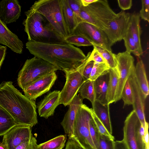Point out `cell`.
<instances>
[{"instance_id":"1","label":"cell","mask_w":149,"mask_h":149,"mask_svg":"<svg viewBox=\"0 0 149 149\" xmlns=\"http://www.w3.org/2000/svg\"><path fill=\"white\" fill-rule=\"evenodd\" d=\"M26 46L34 56L49 62L62 71L77 69L87 58L80 49L67 43H48L28 41Z\"/></svg>"},{"instance_id":"2","label":"cell","mask_w":149,"mask_h":149,"mask_svg":"<svg viewBox=\"0 0 149 149\" xmlns=\"http://www.w3.org/2000/svg\"><path fill=\"white\" fill-rule=\"evenodd\" d=\"M0 106L13 118L16 124L32 127L38 123L35 102L23 95L11 81L0 84Z\"/></svg>"},{"instance_id":"3","label":"cell","mask_w":149,"mask_h":149,"mask_svg":"<svg viewBox=\"0 0 149 149\" xmlns=\"http://www.w3.org/2000/svg\"><path fill=\"white\" fill-rule=\"evenodd\" d=\"M25 14L26 17L23 24L28 41L48 43H66L41 14L29 9L25 12Z\"/></svg>"},{"instance_id":"4","label":"cell","mask_w":149,"mask_h":149,"mask_svg":"<svg viewBox=\"0 0 149 149\" xmlns=\"http://www.w3.org/2000/svg\"><path fill=\"white\" fill-rule=\"evenodd\" d=\"M48 20L55 31L64 39L70 35L63 15L61 0H39L30 8Z\"/></svg>"},{"instance_id":"5","label":"cell","mask_w":149,"mask_h":149,"mask_svg":"<svg viewBox=\"0 0 149 149\" xmlns=\"http://www.w3.org/2000/svg\"><path fill=\"white\" fill-rule=\"evenodd\" d=\"M58 70H61L49 62L34 56L26 60L19 72L18 85L23 91L37 79Z\"/></svg>"},{"instance_id":"6","label":"cell","mask_w":149,"mask_h":149,"mask_svg":"<svg viewBox=\"0 0 149 149\" xmlns=\"http://www.w3.org/2000/svg\"><path fill=\"white\" fill-rule=\"evenodd\" d=\"M106 0H97L87 6L82 5L80 15L82 22L93 25L103 30L116 16Z\"/></svg>"},{"instance_id":"7","label":"cell","mask_w":149,"mask_h":149,"mask_svg":"<svg viewBox=\"0 0 149 149\" xmlns=\"http://www.w3.org/2000/svg\"><path fill=\"white\" fill-rule=\"evenodd\" d=\"M93 110L83 104L79 107L74 121L72 134L68 139L84 149H97L91 138L89 123Z\"/></svg>"},{"instance_id":"8","label":"cell","mask_w":149,"mask_h":149,"mask_svg":"<svg viewBox=\"0 0 149 149\" xmlns=\"http://www.w3.org/2000/svg\"><path fill=\"white\" fill-rule=\"evenodd\" d=\"M85 65L83 64L77 69L63 70L66 77L65 84L60 93L59 102L65 106L68 105L77 94L80 86L85 81L82 72Z\"/></svg>"},{"instance_id":"9","label":"cell","mask_w":149,"mask_h":149,"mask_svg":"<svg viewBox=\"0 0 149 149\" xmlns=\"http://www.w3.org/2000/svg\"><path fill=\"white\" fill-rule=\"evenodd\" d=\"M131 14L122 11L108 24L103 30L111 47L123 39L128 31L130 24Z\"/></svg>"},{"instance_id":"10","label":"cell","mask_w":149,"mask_h":149,"mask_svg":"<svg viewBox=\"0 0 149 149\" xmlns=\"http://www.w3.org/2000/svg\"><path fill=\"white\" fill-rule=\"evenodd\" d=\"M119 73L118 82L116 96L115 102L121 99L123 88L129 78L135 65L134 59L131 53L126 51L115 54Z\"/></svg>"},{"instance_id":"11","label":"cell","mask_w":149,"mask_h":149,"mask_svg":"<svg viewBox=\"0 0 149 149\" xmlns=\"http://www.w3.org/2000/svg\"><path fill=\"white\" fill-rule=\"evenodd\" d=\"M73 34L82 36L92 43L112 51L111 46L103 30L92 24L84 22H81L77 25Z\"/></svg>"},{"instance_id":"12","label":"cell","mask_w":149,"mask_h":149,"mask_svg":"<svg viewBox=\"0 0 149 149\" xmlns=\"http://www.w3.org/2000/svg\"><path fill=\"white\" fill-rule=\"evenodd\" d=\"M57 78L55 72L47 74L37 79L23 90L24 95L35 101L38 97L48 92Z\"/></svg>"},{"instance_id":"13","label":"cell","mask_w":149,"mask_h":149,"mask_svg":"<svg viewBox=\"0 0 149 149\" xmlns=\"http://www.w3.org/2000/svg\"><path fill=\"white\" fill-rule=\"evenodd\" d=\"M141 125L136 112L133 110L126 117L123 127V140L129 149H139L138 132Z\"/></svg>"},{"instance_id":"14","label":"cell","mask_w":149,"mask_h":149,"mask_svg":"<svg viewBox=\"0 0 149 149\" xmlns=\"http://www.w3.org/2000/svg\"><path fill=\"white\" fill-rule=\"evenodd\" d=\"M31 127L16 124L3 136L8 149H15L22 143L29 140L33 136Z\"/></svg>"},{"instance_id":"15","label":"cell","mask_w":149,"mask_h":149,"mask_svg":"<svg viewBox=\"0 0 149 149\" xmlns=\"http://www.w3.org/2000/svg\"><path fill=\"white\" fill-rule=\"evenodd\" d=\"M134 68L128 79L133 94V110L136 112L141 125L144 128L146 122L144 113L145 101L146 98L136 80L134 73Z\"/></svg>"},{"instance_id":"16","label":"cell","mask_w":149,"mask_h":149,"mask_svg":"<svg viewBox=\"0 0 149 149\" xmlns=\"http://www.w3.org/2000/svg\"><path fill=\"white\" fill-rule=\"evenodd\" d=\"M21 9L17 0L0 1V20L6 25L15 22L21 16Z\"/></svg>"},{"instance_id":"17","label":"cell","mask_w":149,"mask_h":149,"mask_svg":"<svg viewBox=\"0 0 149 149\" xmlns=\"http://www.w3.org/2000/svg\"><path fill=\"white\" fill-rule=\"evenodd\" d=\"M60 92L58 90L51 92L38 103V112L40 117L47 119L54 115L56 108L60 104Z\"/></svg>"},{"instance_id":"18","label":"cell","mask_w":149,"mask_h":149,"mask_svg":"<svg viewBox=\"0 0 149 149\" xmlns=\"http://www.w3.org/2000/svg\"><path fill=\"white\" fill-rule=\"evenodd\" d=\"M0 44L8 47L17 54H20L22 53L24 48L23 42L0 20Z\"/></svg>"},{"instance_id":"19","label":"cell","mask_w":149,"mask_h":149,"mask_svg":"<svg viewBox=\"0 0 149 149\" xmlns=\"http://www.w3.org/2000/svg\"><path fill=\"white\" fill-rule=\"evenodd\" d=\"M83 104V99L79 94H77L68 105V110L61 123L65 133L68 138L72 134L74 124L78 109Z\"/></svg>"},{"instance_id":"20","label":"cell","mask_w":149,"mask_h":149,"mask_svg":"<svg viewBox=\"0 0 149 149\" xmlns=\"http://www.w3.org/2000/svg\"><path fill=\"white\" fill-rule=\"evenodd\" d=\"M92 104L94 113L108 131L112 135V130L109 111V104H103L95 100Z\"/></svg>"},{"instance_id":"21","label":"cell","mask_w":149,"mask_h":149,"mask_svg":"<svg viewBox=\"0 0 149 149\" xmlns=\"http://www.w3.org/2000/svg\"><path fill=\"white\" fill-rule=\"evenodd\" d=\"M109 79L108 71L94 81L95 100L103 104H108L106 95Z\"/></svg>"},{"instance_id":"22","label":"cell","mask_w":149,"mask_h":149,"mask_svg":"<svg viewBox=\"0 0 149 149\" xmlns=\"http://www.w3.org/2000/svg\"><path fill=\"white\" fill-rule=\"evenodd\" d=\"M134 71L138 84L145 97L146 98L149 94L148 83L144 65L140 57H138L137 61L135 66Z\"/></svg>"},{"instance_id":"23","label":"cell","mask_w":149,"mask_h":149,"mask_svg":"<svg viewBox=\"0 0 149 149\" xmlns=\"http://www.w3.org/2000/svg\"><path fill=\"white\" fill-rule=\"evenodd\" d=\"M129 31L136 45L138 52L141 56L143 54V52L141 41V31L140 26V19L138 13H134L131 14Z\"/></svg>"},{"instance_id":"24","label":"cell","mask_w":149,"mask_h":149,"mask_svg":"<svg viewBox=\"0 0 149 149\" xmlns=\"http://www.w3.org/2000/svg\"><path fill=\"white\" fill-rule=\"evenodd\" d=\"M109 79L107 91L106 99L108 104H110L116 100V96L118 86L119 73L116 67L110 68L109 70Z\"/></svg>"},{"instance_id":"25","label":"cell","mask_w":149,"mask_h":149,"mask_svg":"<svg viewBox=\"0 0 149 149\" xmlns=\"http://www.w3.org/2000/svg\"><path fill=\"white\" fill-rule=\"evenodd\" d=\"M61 1L63 19L70 35H72L78 23L69 5L67 0H61Z\"/></svg>"},{"instance_id":"26","label":"cell","mask_w":149,"mask_h":149,"mask_svg":"<svg viewBox=\"0 0 149 149\" xmlns=\"http://www.w3.org/2000/svg\"><path fill=\"white\" fill-rule=\"evenodd\" d=\"M16 125L12 116L0 106V136H3Z\"/></svg>"},{"instance_id":"27","label":"cell","mask_w":149,"mask_h":149,"mask_svg":"<svg viewBox=\"0 0 149 149\" xmlns=\"http://www.w3.org/2000/svg\"><path fill=\"white\" fill-rule=\"evenodd\" d=\"M77 93L82 99H86L92 104L95 101L94 81L89 79L85 81L81 85Z\"/></svg>"},{"instance_id":"28","label":"cell","mask_w":149,"mask_h":149,"mask_svg":"<svg viewBox=\"0 0 149 149\" xmlns=\"http://www.w3.org/2000/svg\"><path fill=\"white\" fill-rule=\"evenodd\" d=\"M66 135H61L38 145V149H63L67 139Z\"/></svg>"},{"instance_id":"29","label":"cell","mask_w":149,"mask_h":149,"mask_svg":"<svg viewBox=\"0 0 149 149\" xmlns=\"http://www.w3.org/2000/svg\"><path fill=\"white\" fill-rule=\"evenodd\" d=\"M92 43L94 48L101 54L110 68H113L116 67L117 63L115 57V54L104 47Z\"/></svg>"},{"instance_id":"30","label":"cell","mask_w":149,"mask_h":149,"mask_svg":"<svg viewBox=\"0 0 149 149\" xmlns=\"http://www.w3.org/2000/svg\"><path fill=\"white\" fill-rule=\"evenodd\" d=\"M65 42L77 46H92V43L84 37L79 34H73L67 37L65 39Z\"/></svg>"},{"instance_id":"31","label":"cell","mask_w":149,"mask_h":149,"mask_svg":"<svg viewBox=\"0 0 149 149\" xmlns=\"http://www.w3.org/2000/svg\"><path fill=\"white\" fill-rule=\"evenodd\" d=\"M109 68L105 63H95L89 79L95 81L101 75L108 72Z\"/></svg>"},{"instance_id":"32","label":"cell","mask_w":149,"mask_h":149,"mask_svg":"<svg viewBox=\"0 0 149 149\" xmlns=\"http://www.w3.org/2000/svg\"><path fill=\"white\" fill-rule=\"evenodd\" d=\"M123 40L124 41L125 45L126 48V51L130 53H133L137 57H140L136 45L129 29Z\"/></svg>"},{"instance_id":"33","label":"cell","mask_w":149,"mask_h":149,"mask_svg":"<svg viewBox=\"0 0 149 149\" xmlns=\"http://www.w3.org/2000/svg\"><path fill=\"white\" fill-rule=\"evenodd\" d=\"M121 99L124 102V106L133 105V96L132 89L128 79L126 82L121 93Z\"/></svg>"},{"instance_id":"34","label":"cell","mask_w":149,"mask_h":149,"mask_svg":"<svg viewBox=\"0 0 149 149\" xmlns=\"http://www.w3.org/2000/svg\"><path fill=\"white\" fill-rule=\"evenodd\" d=\"M114 140L100 133L97 149H114Z\"/></svg>"},{"instance_id":"35","label":"cell","mask_w":149,"mask_h":149,"mask_svg":"<svg viewBox=\"0 0 149 149\" xmlns=\"http://www.w3.org/2000/svg\"><path fill=\"white\" fill-rule=\"evenodd\" d=\"M89 125L90 134L91 138L96 148L97 149L98 145L99 137L100 133L92 116L89 120Z\"/></svg>"},{"instance_id":"36","label":"cell","mask_w":149,"mask_h":149,"mask_svg":"<svg viewBox=\"0 0 149 149\" xmlns=\"http://www.w3.org/2000/svg\"><path fill=\"white\" fill-rule=\"evenodd\" d=\"M69 5L73 11L78 24L82 21L80 18V9L81 5V0H67Z\"/></svg>"},{"instance_id":"37","label":"cell","mask_w":149,"mask_h":149,"mask_svg":"<svg viewBox=\"0 0 149 149\" xmlns=\"http://www.w3.org/2000/svg\"><path fill=\"white\" fill-rule=\"evenodd\" d=\"M91 115L100 134L114 139V137L109 133L103 124L97 117L93 111L92 112Z\"/></svg>"},{"instance_id":"38","label":"cell","mask_w":149,"mask_h":149,"mask_svg":"<svg viewBox=\"0 0 149 149\" xmlns=\"http://www.w3.org/2000/svg\"><path fill=\"white\" fill-rule=\"evenodd\" d=\"M38 145L36 138L33 136L29 140L22 143L15 149H38Z\"/></svg>"},{"instance_id":"39","label":"cell","mask_w":149,"mask_h":149,"mask_svg":"<svg viewBox=\"0 0 149 149\" xmlns=\"http://www.w3.org/2000/svg\"><path fill=\"white\" fill-rule=\"evenodd\" d=\"M142 7L139 14L140 17L149 22V0H141Z\"/></svg>"},{"instance_id":"40","label":"cell","mask_w":149,"mask_h":149,"mask_svg":"<svg viewBox=\"0 0 149 149\" xmlns=\"http://www.w3.org/2000/svg\"><path fill=\"white\" fill-rule=\"evenodd\" d=\"M94 63L93 61L90 60L89 57V60L84 67L82 73L85 81L89 79Z\"/></svg>"},{"instance_id":"41","label":"cell","mask_w":149,"mask_h":149,"mask_svg":"<svg viewBox=\"0 0 149 149\" xmlns=\"http://www.w3.org/2000/svg\"><path fill=\"white\" fill-rule=\"evenodd\" d=\"M89 59L91 61H93L95 63H106L101 54L94 48L91 52Z\"/></svg>"},{"instance_id":"42","label":"cell","mask_w":149,"mask_h":149,"mask_svg":"<svg viewBox=\"0 0 149 149\" xmlns=\"http://www.w3.org/2000/svg\"><path fill=\"white\" fill-rule=\"evenodd\" d=\"M117 1L119 7L123 11L130 9L132 5V0H118Z\"/></svg>"},{"instance_id":"43","label":"cell","mask_w":149,"mask_h":149,"mask_svg":"<svg viewBox=\"0 0 149 149\" xmlns=\"http://www.w3.org/2000/svg\"><path fill=\"white\" fill-rule=\"evenodd\" d=\"M148 123L146 122L144 128V137L146 149H149V135L148 132Z\"/></svg>"},{"instance_id":"44","label":"cell","mask_w":149,"mask_h":149,"mask_svg":"<svg viewBox=\"0 0 149 149\" xmlns=\"http://www.w3.org/2000/svg\"><path fill=\"white\" fill-rule=\"evenodd\" d=\"M7 49L6 46L0 45V69L5 59Z\"/></svg>"},{"instance_id":"45","label":"cell","mask_w":149,"mask_h":149,"mask_svg":"<svg viewBox=\"0 0 149 149\" xmlns=\"http://www.w3.org/2000/svg\"><path fill=\"white\" fill-rule=\"evenodd\" d=\"M114 149H129L123 139L114 141Z\"/></svg>"},{"instance_id":"46","label":"cell","mask_w":149,"mask_h":149,"mask_svg":"<svg viewBox=\"0 0 149 149\" xmlns=\"http://www.w3.org/2000/svg\"><path fill=\"white\" fill-rule=\"evenodd\" d=\"M78 148L77 144L73 140L69 139L65 149H78Z\"/></svg>"},{"instance_id":"47","label":"cell","mask_w":149,"mask_h":149,"mask_svg":"<svg viewBox=\"0 0 149 149\" xmlns=\"http://www.w3.org/2000/svg\"><path fill=\"white\" fill-rule=\"evenodd\" d=\"M97 0H81L82 5L86 6L96 1Z\"/></svg>"},{"instance_id":"48","label":"cell","mask_w":149,"mask_h":149,"mask_svg":"<svg viewBox=\"0 0 149 149\" xmlns=\"http://www.w3.org/2000/svg\"><path fill=\"white\" fill-rule=\"evenodd\" d=\"M0 149H8L5 141L3 139L0 142Z\"/></svg>"},{"instance_id":"49","label":"cell","mask_w":149,"mask_h":149,"mask_svg":"<svg viewBox=\"0 0 149 149\" xmlns=\"http://www.w3.org/2000/svg\"><path fill=\"white\" fill-rule=\"evenodd\" d=\"M78 149H84L83 148H81V147L78 146Z\"/></svg>"}]
</instances>
